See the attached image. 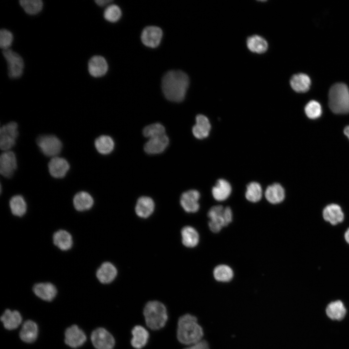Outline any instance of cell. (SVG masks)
Wrapping results in <instances>:
<instances>
[{
	"mask_svg": "<svg viewBox=\"0 0 349 349\" xmlns=\"http://www.w3.org/2000/svg\"><path fill=\"white\" fill-rule=\"evenodd\" d=\"M189 82L188 76L181 70L167 72L161 80V88L164 95L171 101H182L188 89Z\"/></svg>",
	"mask_w": 349,
	"mask_h": 349,
	"instance_id": "cell-1",
	"label": "cell"
},
{
	"mask_svg": "<svg viewBox=\"0 0 349 349\" xmlns=\"http://www.w3.org/2000/svg\"><path fill=\"white\" fill-rule=\"evenodd\" d=\"M203 335V330L198 323L196 317L187 314L179 318L176 335L179 342L191 345L202 340Z\"/></svg>",
	"mask_w": 349,
	"mask_h": 349,
	"instance_id": "cell-2",
	"label": "cell"
},
{
	"mask_svg": "<svg viewBox=\"0 0 349 349\" xmlns=\"http://www.w3.org/2000/svg\"><path fill=\"white\" fill-rule=\"evenodd\" d=\"M143 316L148 327L153 330L162 328L168 319L165 306L157 301H148L143 308Z\"/></svg>",
	"mask_w": 349,
	"mask_h": 349,
	"instance_id": "cell-3",
	"label": "cell"
},
{
	"mask_svg": "<svg viewBox=\"0 0 349 349\" xmlns=\"http://www.w3.org/2000/svg\"><path fill=\"white\" fill-rule=\"evenodd\" d=\"M329 106L336 114L349 113V89L343 83H336L329 93Z\"/></svg>",
	"mask_w": 349,
	"mask_h": 349,
	"instance_id": "cell-4",
	"label": "cell"
},
{
	"mask_svg": "<svg viewBox=\"0 0 349 349\" xmlns=\"http://www.w3.org/2000/svg\"><path fill=\"white\" fill-rule=\"evenodd\" d=\"M36 143L42 152L48 157H56L62 149L61 141L53 135L40 136L36 140Z\"/></svg>",
	"mask_w": 349,
	"mask_h": 349,
	"instance_id": "cell-5",
	"label": "cell"
},
{
	"mask_svg": "<svg viewBox=\"0 0 349 349\" xmlns=\"http://www.w3.org/2000/svg\"><path fill=\"white\" fill-rule=\"evenodd\" d=\"M2 54L7 63L9 77L11 79L20 78L23 74L24 67L22 58L10 48L3 50Z\"/></svg>",
	"mask_w": 349,
	"mask_h": 349,
	"instance_id": "cell-6",
	"label": "cell"
},
{
	"mask_svg": "<svg viewBox=\"0 0 349 349\" xmlns=\"http://www.w3.org/2000/svg\"><path fill=\"white\" fill-rule=\"evenodd\" d=\"M18 135V125L15 122L2 126L0 129V149L4 151H9L15 146Z\"/></svg>",
	"mask_w": 349,
	"mask_h": 349,
	"instance_id": "cell-7",
	"label": "cell"
},
{
	"mask_svg": "<svg viewBox=\"0 0 349 349\" xmlns=\"http://www.w3.org/2000/svg\"><path fill=\"white\" fill-rule=\"evenodd\" d=\"M91 339L96 349H112L115 345L112 335L103 328L95 330L91 334Z\"/></svg>",
	"mask_w": 349,
	"mask_h": 349,
	"instance_id": "cell-8",
	"label": "cell"
},
{
	"mask_svg": "<svg viewBox=\"0 0 349 349\" xmlns=\"http://www.w3.org/2000/svg\"><path fill=\"white\" fill-rule=\"evenodd\" d=\"M17 167L15 154L11 151H4L0 157V173L4 177H11Z\"/></svg>",
	"mask_w": 349,
	"mask_h": 349,
	"instance_id": "cell-9",
	"label": "cell"
},
{
	"mask_svg": "<svg viewBox=\"0 0 349 349\" xmlns=\"http://www.w3.org/2000/svg\"><path fill=\"white\" fill-rule=\"evenodd\" d=\"M162 37V31L159 27L149 26L145 27L141 33V40L146 46L155 48L160 44Z\"/></svg>",
	"mask_w": 349,
	"mask_h": 349,
	"instance_id": "cell-10",
	"label": "cell"
},
{
	"mask_svg": "<svg viewBox=\"0 0 349 349\" xmlns=\"http://www.w3.org/2000/svg\"><path fill=\"white\" fill-rule=\"evenodd\" d=\"M64 335L65 344L72 348H77L81 346L86 340L85 333L76 325L68 328L65 330Z\"/></svg>",
	"mask_w": 349,
	"mask_h": 349,
	"instance_id": "cell-11",
	"label": "cell"
},
{
	"mask_svg": "<svg viewBox=\"0 0 349 349\" xmlns=\"http://www.w3.org/2000/svg\"><path fill=\"white\" fill-rule=\"evenodd\" d=\"M224 207L221 205L211 207L207 213L210 220L208 226L210 231L216 233L219 232L223 227H225L223 212Z\"/></svg>",
	"mask_w": 349,
	"mask_h": 349,
	"instance_id": "cell-12",
	"label": "cell"
},
{
	"mask_svg": "<svg viewBox=\"0 0 349 349\" xmlns=\"http://www.w3.org/2000/svg\"><path fill=\"white\" fill-rule=\"evenodd\" d=\"M69 168L68 162L65 159L58 156L52 158L48 163L50 174L56 178L64 177Z\"/></svg>",
	"mask_w": 349,
	"mask_h": 349,
	"instance_id": "cell-13",
	"label": "cell"
},
{
	"mask_svg": "<svg viewBox=\"0 0 349 349\" xmlns=\"http://www.w3.org/2000/svg\"><path fill=\"white\" fill-rule=\"evenodd\" d=\"M200 196V193L197 190H188L181 195V205L187 212H196L199 208L198 200Z\"/></svg>",
	"mask_w": 349,
	"mask_h": 349,
	"instance_id": "cell-14",
	"label": "cell"
},
{
	"mask_svg": "<svg viewBox=\"0 0 349 349\" xmlns=\"http://www.w3.org/2000/svg\"><path fill=\"white\" fill-rule=\"evenodd\" d=\"M88 68L89 74L92 76L98 78L106 74L108 69V65L104 57L95 55L89 61Z\"/></svg>",
	"mask_w": 349,
	"mask_h": 349,
	"instance_id": "cell-15",
	"label": "cell"
},
{
	"mask_svg": "<svg viewBox=\"0 0 349 349\" xmlns=\"http://www.w3.org/2000/svg\"><path fill=\"white\" fill-rule=\"evenodd\" d=\"M32 290L36 296L43 300L50 301L57 294L56 286L51 283H40L35 284Z\"/></svg>",
	"mask_w": 349,
	"mask_h": 349,
	"instance_id": "cell-16",
	"label": "cell"
},
{
	"mask_svg": "<svg viewBox=\"0 0 349 349\" xmlns=\"http://www.w3.org/2000/svg\"><path fill=\"white\" fill-rule=\"evenodd\" d=\"M169 143V138L165 134L150 139L144 144V150L149 154H159L165 150Z\"/></svg>",
	"mask_w": 349,
	"mask_h": 349,
	"instance_id": "cell-17",
	"label": "cell"
},
{
	"mask_svg": "<svg viewBox=\"0 0 349 349\" xmlns=\"http://www.w3.org/2000/svg\"><path fill=\"white\" fill-rule=\"evenodd\" d=\"M195 120L196 123L192 129L194 137L199 139L207 137L211 128V125L207 117L203 114H198L196 116Z\"/></svg>",
	"mask_w": 349,
	"mask_h": 349,
	"instance_id": "cell-18",
	"label": "cell"
},
{
	"mask_svg": "<svg viewBox=\"0 0 349 349\" xmlns=\"http://www.w3.org/2000/svg\"><path fill=\"white\" fill-rule=\"evenodd\" d=\"M323 217L326 221L335 225L342 222L344 215L341 207L335 204L327 206L323 209Z\"/></svg>",
	"mask_w": 349,
	"mask_h": 349,
	"instance_id": "cell-19",
	"label": "cell"
},
{
	"mask_svg": "<svg viewBox=\"0 0 349 349\" xmlns=\"http://www.w3.org/2000/svg\"><path fill=\"white\" fill-rule=\"evenodd\" d=\"M131 344L136 349H141L147 343L149 333L141 325L134 326L132 331Z\"/></svg>",
	"mask_w": 349,
	"mask_h": 349,
	"instance_id": "cell-20",
	"label": "cell"
},
{
	"mask_svg": "<svg viewBox=\"0 0 349 349\" xmlns=\"http://www.w3.org/2000/svg\"><path fill=\"white\" fill-rule=\"evenodd\" d=\"M54 244L62 251L70 250L73 244V238L70 233L65 230H59L53 235Z\"/></svg>",
	"mask_w": 349,
	"mask_h": 349,
	"instance_id": "cell-21",
	"label": "cell"
},
{
	"mask_svg": "<svg viewBox=\"0 0 349 349\" xmlns=\"http://www.w3.org/2000/svg\"><path fill=\"white\" fill-rule=\"evenodd\" d=\"M117 270L111 263L106 262L103 263L97 269L96 276L99 282L103 284H109L115 278Z\"/></svg>",
	"mask_w": 349,
	"mask_h": 349,
	"instance_id": "cell-22",
	"label": "cell"
},
{
	"mask_svg": "<svg viewBox=\"0 0 349 349\" xmlns=\"http://www.w3.org/2000/svg\"><path fill=\"white\" fill-rule=\"evenodd\" d=\"M38 333V328L36 323L29 320L23 323L19 333V336L23 342L31 343L35 341Z\"/></svg>",
	"mask_w": 349,
	"mask_h": 349,
	"instance_id": "cell-23",
	"label": "cell"
},
{
	"mask_svg": "<svg viewBox=\"0 0 349 349\" xmlns=\"http://www.w3.org/2000/svg\"><path fill=\"white\" fill-rule=\"evenodd\" d=\"M231 185L223 179L218 180L212 189L213 197L218 201H223L227 199L231 194Z\"/></svg>",
	"mask_w": 349,
	"mask_h": 349,
	"instance_id": "cell-24",
	"label": "cell"
},
{
	"mask_svg": "<svg viewBox=\"0 0 349 349\" xmlns=\"http://www.w3.org/2000/svg\"><path fill=\"white\" fill-rule=\"evenodd\" d=\"M73 205L78 211H85L92 208L94 199L88 192L81 191L77 193L73 198Z\"/></svg>",
	"mask_w": 349,
	"mask_h": 349,
	"instance_id": "cell-25",
	"label": "cell"
},
{
	"mask_svg": "<svg viewBox=\"0 0 349 349\" xmlns=\"http://www.w3.org/2000/svg\"><path fill=\"white\" fill-rule=\"evenodd\" d=\"M265 196L270 203L279 204L285 199V190L280 184L274 183L267 188L265 192Z\"/></svg>",
	"mask_w": 349,
	"mask_h": 349,
	"instance_id": "cell-26",
	"label": "cell"
},
{
	"mask_svg": "<svg viewBox=\"0 0 349 349\" xmlns=\"http://www.w3.org/2000/svg\"><path fill=\"white\" fill-rule=\"evenodd\" d=\"M4 328L12 330L17 328L22 322V317L16 311L6 309L0 317Z\"/></svg>",
	"mask_w": 349,
	"mask_h": 349,
	"instance_id": "cell-27",
	"label": "cell"
},
{
	"mask_svg": "<svg viewBox=\"0 0 349 349\" xmlns=\"http://www.w3.org/2000/svg\"><path fill=\"white\" fill-rule=\"evenodd\" d=\"M292 88L298 93L307 92L311 85V79L305 74L299 73L294 75L290 81Z\"/></svg>",
	"mask_w": 349,
	"mask_h": 349,
	"instance_id": "cell-28",
	"label": "cell"
},
{
	"mask_svg": "<svg viewBox=\"0 0 349 349\" xmlns=\"http://www.w3.org/2000/svg\"><path fill=\"white\" fill-rule=\"evenodd\" d=\"M154 206V201L151 198L141 197L137 201L135 207L136 213L140 217L147 218L153 212Z\"/></svg>",
	"mask_w": 349,
	"mask_h": 349,
	"instance_id": "cell-29",
	"label": "cell"
},
{
	"mask_svg": "<svg viewBox=\"0 0 349 349\" xmlns=\"http://www.w3.org/2000/svg\"><path fill=\"white\" fill-rule=\"evenodd\" d=\"M326 312L327 316L333 320H341L346 315V309L343 303L340 301L331 302L327 306Z\"/></svg>",
	"mask_w": 349,
	"mask_h": 349,
	"instance_id": "cell-30",
	"label": "cell"
},
{
	"mask_svg": "<svg viewBox=\"0 0 349 349\" xmlns=\"http://www.w3.org/2000/svg\"><path fill=\"white\" fill-rule=\"evenodd\" d=\"M9 206L12 213L17 217H22L27 212V205L24 197L20 195H16L9 201Z\"/></svg>",
	"mask_w": 349,
	"mask_h": 349,
	"instance_id": "cell-31",
	"label": "cell"
},
{
	"mask_svg": "<svg viewBox=\"0 0 349 349\" xmlns=\"http://www.w3.org/2000/svg\"><path fill=\"white\" fill-rule=\"evenodd\" d=\"M183 244L187 247L196 246L199 242V235L197 231L189 226L184 227L181 231Z\"/></svg>",
	"mask_w": 349,
	"mask_h": 349,
	"instance_id": "cell-32",
	"label": "cell"
},
{
	"mask_svg": "<svg viewBox=\"0 0 349 349\" xmlns=\"http://www.w3.org/2000/svg\"><path fill=\"white\" fill-rule=\"evenodd\" d=\"M95 146L99 153L107 155L112 151L114 143L111 137L107 135H101L95 139Z\"/></svg>",
	"mask_w": 349,
	"mask_h": 349,
	"instance_id": "cell-33",
	"label": "cell"
},
{
	"mask_svg": "<svg viewBox=\"0 0 349 349\" xmlns=\"http://www.w3.org/2000/svg\"><path fill=\"white\" fill-rule=\"evenodd\" d=\"M247 45L252 51L261 53L265 52L268 48L267 41L262 36L253 35L249 37L247 40Z\"/></svg>",
	"mask_w": 349,
	"mask_h": 349,
	"instance_id": "cell-34",
	"label": "cell"
},
{
	"mask_svg": "<svg viewBox=\"0 0 349 349\" xmlns=\"http://www.w3.org/2000/svg\"><path fill=\"white\" fill-rule=\"evenodd\" d=\"M213 276L215 279L218 282H228L233 279L234 273L230 267L222 264L214 268Z\"/></svg>",
	"mask_w": 349,
	"mask_h": 349,
	"instance_id": "cell-35",
	"label": "cell"
},
{
	"mask_svg": "<svg viewBox=\"0 0 349 349\" xmlns=\"http://www.w3.org/2000/svg\"><path fill=\"white\" fill-rule=\"evenodd\" d=\"M262 196L261 185L256 182H252L246 187L245 197L250 202L256 203L259 201Z\"/></svg>",
	"mask_w": 349,
	"mask_h": 349,
	"instance_id": "cell-36",
	"label": "cell"
},
{
	"mask_svg": "<svg viewBox=\"0 0 349 349\" xmlns=\"http://www.w3.org/2000/svg\"><path fill=\"white\" fill-rule=\"evenodd\" d=\"M19 3L25 12L31 15L39 13L43 6V1L41 0H21Z\"/></svg>",
	"mask_w": 349,
	"mask_h": 349,
	"instance_id": "cell-37",
	"label": "cell"
},
{
	"mask_svg": "<svg viewBox=\"0 0 349 349\" xmlns=\"http://www.w3.org/2000/svg\"><path fill=\"white\" fill-rule=\"evenodd\" d=\"M165 129L160 123H154L145 127L143 129V134L149 139L161 136L165 134Z\"/></svg>",
	"mask_w": 349,
	"mask_h": 349,
	"instance_id": "cell-38",
	"label": "cell"
},
{
	"mask_svg": "<svg viewBox=\"0 0 349 349\" xmlns=\"http://www.w3.org/2000/svg\"><path fill=\"white\" fill-rule=\"evenodd\" d=\"M305 114L310 119H315L320 117L322 114V108L320 104L316 100L309 101L304 108Z\"/></svg>",
	"mask_w": 349,
	"mask_h": 349,
	"instance_id": "cell-39",
	"label": "cell"
},
{
	"mask_svg": "<svg viewBox=\"0 0 349 349\" xmlns=\"http://www.w3.org/2000/svg\"><path fill=\"white\" fill-rule=\"evenodd\" d=\"M122 15L120 7L116 4L109 5L104 12V17L106 20L111 22L118 21Z\"/></svg>",
	"mask_w": 349,
	"mask_h": 349,
	"instance_id": "cell-40",
	"label": "cell"
},
{
	"mask_svg": "<svg viewBox=\"0 0 349 349\" xmlns=\"http://www.w3.org/2000/svg\"><path fill=\"white\" fill-rule=\"evenodd\" d=\"M13 41L12 33L5 29L0 31V47L3 50L10 48Z\"/></svg>",
	"mask_w": 349,
	"mask_h": 349,
	"instance_id": "cell-41",
	"label": "cell"
},
{
	"mask_svg": "<svg viewBox=\"0 0 349 349\" xmlns=\"http://www.w3.org/2000/svg\"><path fill=\"white\" fill-rule=\"evenodd\" d=\"M223 217L225 226H227L232 222L233 218L232 211L229 206H226L224 208Z\"/></svg>",
	"mask_w": 349,
	"mask_h": 349,
	"instance_id": "cell-42",
	"label": "cell"
},
{
	"mask_svg": "<svg viewBox=\"0 0 349 349\" xmlns=\"http://www.w3.org/2000/svg\"><path fill=\"white\" fill-rule=\"evenodd\" d=\"M184 349H210L208 344L205 340L200 341L193 345H190Z\"/></svg>",
	"mask_w": 349,
	"mask_h": 349,
	"instance_id": "cell-43",
	"label": "cell"
},
{
	"mask_svg": "<svg viewBox=\"0 0 349 349\" xmlns=\"http://www.w3.org/2000/svg\"><path fill=\"white\" fill-rule=\"evenodd\" d=\"M95 2L96 4L99 5V6H104L107 4L109 3L110 2H111L112 0H95Z\"/></svg>",
	"mask_w": 349,
	"mask_h": 349,
	"instance_id": "cell-44",
	"label": "cell"
},
{
	"mask_svg": "<svg viewBox=\"0 0 349 349\" xmlns=\"http://www.w3.org/2000/svg\"><path fill=\"white\" fill-rule=\"evenodd\" d=\"M345 238L346 241L349 244V228H348L345 232Z\"/></svg>",
	"mask_w": 349,
	"mask_h": 349,
	"instance_id": "cell-45",
	"label": "cell"
},
{
	"mask_svg": "<svg viewBox=\"0 0 349 349\" xmlns=\"http://www.w3.org/2000/svg\"><path fill=\"white\" fill-rule=\"evenodd\" d=\"M344 134L349 139V126L346 127L344 131Z\"/></svg>",
	"mask_w": 349,
	"mask_h": 349,
	"instance_id": "cell-46",
	"label": "cell"
}]
</instances>
